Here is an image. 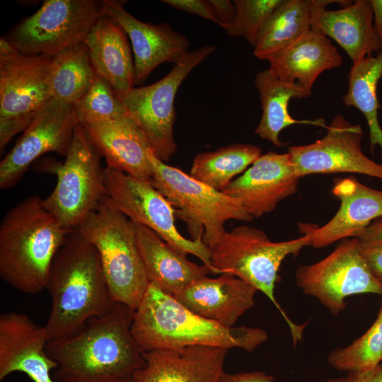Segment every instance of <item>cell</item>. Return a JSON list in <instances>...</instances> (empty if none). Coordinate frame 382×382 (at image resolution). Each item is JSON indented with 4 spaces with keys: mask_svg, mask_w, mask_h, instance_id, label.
I'll use <instances>...</instances> for the list:
<instances>
[{
    "mask_svg": "<svg viewBox=\"0 0 382 382\" xmlns=\"http://www.w3.org/2000/svg\"><path fill=\"white\" fill-rule=\"evenodd\" d=\"M134 312L115 302L76 332L48 342L47 352L57 363L54 382H135L146 361L131 332Z\"/></svg>",
    "mask_w": 382,
    "mask_h": 382,
    "instance_id": "obj_1",
    "label": "cell"
},
{
    "mask_svg": "<svg viewBox=\"0 0 382 382\" xmlns=\"http://www.w3.org/2000/svg\"><path fill=\"white\" fill-rule=\"evenodd\" d=\"M45 289L52 301L45 325L48 342L76 332L115 303L97 249L77 230L55 254Z\"/></svg>",
    "mask_w": 382,
    "mask_h": 382,
    "instance_id": "obj_2",
    "label": "cell"
},
{
    "mask_svg": "<svg viewBox=\"0 0 382 382\" xmlns=\"http://www.w3.org/2000/svg\"><path fill=\"white\" fill-rule=\"evenodd\" d=\"M131 332L143 352L207 346L254 351L268 338L257 328H228L203 318L149 284L134 312Z\"/></svg>",
    "mask_w": 382,
    "mask_h": 382,
    "instance_id": "obj_3",
    "label": "cell"
},
{
    "mask_svg": "<svg viewBox=\"0 0 382 382\" xmlns=\"http://www.w3.org/2000/svg\"><path fill=\"white\" fill-rule=\"evenodd\" d=\"M70 232L38 196L13 207L0 224L1 278L23 293L45 289L53 258Z\"/></svg>",
    "mask_w": 382,
    "mask_h": 382,
    "instance_id": "obj_4",
    "label": "cell"
},
{
    "mask_svg": "<svg viewBox=\"0 0 382 382\" xmlns=\"http://www.w3.org/2000/svg\"><path fill=\"white\" fill-rule=\"evenodd\" d=\"M311 244L308 236L273 242L260 229L243 225L225 231L207 245L216 274H229L249 283L263 293L282 316L294 345L301 342L306 323L293 322L278 303L274 289L278 272L289 255H297Z\"/></svg>",
    "mask_w": 382,
    "mask_h": 382,
    "instance_id": "obj_5",
    "label": "cell"
},
{
    "mask_svg": "<svg viewBox=\"0 0 382 382\" xmlns=\"http://www.w3.org/2000/svg\"><path fill=\"white\" fill-rule=\"evenodd\" d=\"M76 230L97 249L112 301L135 311L149 283L133 223L106 195Z\"/></svg>",
    "mask_w": 382,
    "mask_h": 382,
    "instance_id": "obj_6",
    "label": "cell"
},
{
    "mask_svg": "<svg viewBox=\"0 0 382 382\" xmlns=\"http://www.w3.org/2000/svg\"><path fill=\"white\" fill-rule=\"evenodd\" d=\"M151 184L172 204L175 216L183 220L191 239L202 238L207 245L224 232L226 221H250L240 201L192 178L178 168L150 154Z\"/></svg>",
    "mask_w": 382,
    "mask_h": 382,
    "instance_id": "obj_7",
    "label": "cell"
},
{
    "mask_svg": "<svg viewBox=\"0 0 382 382\" xmlns=\"http://www.w3.org/2000/svg\"><path fill=\"white\" fill-rule=\"evenodd\" d=\"M100 156L79 123L64 162L55 167L56 186L42 199L45 208L69 231L78 229L107 195Z\"/></svg>",
    "mask_w": 382,
    "mask_h": 382,
    "instance_id": "obj_8",
    "label": "cell"
},
{
    "mask_svg": "<svg viewBox=\"0 0 382 382\" xmlns=\"http://www.w3.org/2000/svg\"><path fill=\"white\" fill-rule=\"evenodd\" d=\"M53 57L25 54L0 38V150L25 129L52 98L48 76Z\"/></svg>",
    "mask_w": 382,
    "mask_h": 382,
    "instance_id": "obj_9",
    "label": "cell"
},
{
    "mask_svg": "<svg viewBox=\"0 0 382 382\" xmlns=\"http://www.w3.org/2000/svg\"><path fill=\"white\" fill-rule=\"evenodd\" d=\"M100 1L46 0L4 37L25 54H57L83 43L101 16Z\"/></svg>",
    "mask_w": 382,
    "mask_h": 382,
    "instance_id": "obj_10",
    "label": "cell"
},
{
    "mask_svg": "<svg viewBox=\"0 0 382 382\" xmlns=\"http://www.w3.org/2000/svg\"><path fill=\"white\" fill-rule=\"evenodd\" d=\"M295 279L305 295L316 299L335 316L345 310L349 296L382 295V284L362 256L358 238L340 241L335 250L320 261L299 265Z\"/></svg>",
    "mask_w": 382,
    "mask_h": 382,
    "instance_id": "obj_11",
    "label": "cell"
},
{
    "mask_svg": "<svg viewBox=\"0 0 382 382\" xmlns=\"http://www.w3.org/2000/svg\"><path fill=\"white\" fill-rule=\"evenodd\" d=\"M215 47L205 45L188 51L161 80L134 88L122 100L129 116L147 138L159 160L168 162L176 151L174 137L176 93L192 70L214 52Z\"/></svg>",
    "mask_w": 382,
    "mask_h": 382,
    "instance_id": "obj_12",
    "label": "cell"
},
{
    "mask_svg": "<svg viewBox=\"0 0 382 382\" xmlns=\"http://www.w3.org/2000/svg\"><path fill=\"white\" fill-rule=\"evenodd\" d=\"M105 181L111 202L133 224L150 228L179 252L196 256L216 274L208 246L202 238H186L179 233L175 209L150 182L108 166L105 168Z\"/></svg>",
    "mask_w": 382,
    "mask_h": 382,
    "instance_id": "obj_13",
    "label": "cell"
},
{
    "mask_svg": "<svg viewBox=\"0 0 382 382\" xmlns=\"http://www.w3.org/2000/svg\"><path fill=\"white\" fill-rule=\"evenodd\" d=\"M364 131L342 115L326 127L325 135L313 143L288 148L297 175L350 173L382 180V163L367 157L361 149Z\"/></svg>",
    "mask_w": 382,
    "mask_h": 382,
    "instance_id": "obj_14",
    "label": "cell"
},
{
    "mask_svg": "<svg viewBox=\"0 0 382 382\" xmlns=\"http://www.w3.org/2000/svg\"><path fill=\"white\" fill-rule=\"evenodd\" d=\"M79 120L72 105L54 98L33 118L0 163V187L15 186L30 166L45 153L66 156Z\"/></svg>",
    "mask_w": 382,
    "mask_h": 382,
    "instance_id": "obj_15",
    "label": "cell"
},
{
    "mask_svg": "<svg viewBox=\"0 0 382 382\" xmlns=\"http://www.w3.org/2000/svg\"><path fill=\"white\" fill-rule=\"evenodd\" d=\"M124 1H100L101 15L118 23L129 37L134 51L135 84H141L158 65L174 64L188 52L187 37L166 23H144L125 9Z\"/></svg>",
    "mask_w": 382,
    "mask_h": 382,
    "instance_id": "obj_16",
    "label": "cell"
},
{
    "mask_svg": "<svg viewBox=\"0 0 382 382\" xmlns=\"http://www.w3.org/2000/svg\"><path fill=\"white\" fill-rule=\"evenodd\" d=\"M300 178L289 153L268 151L222 191L238 199L253 219L273 212L296 193Z\"/></svg>",
    "mask_w": 382,
    "mask_h": 382,
    "instance_id": "obj_17",
    "label": "cell"
},
{
    "mask_svg": "<svg viewBox=\"0 0 382 382\" xmlns=\"http://www.w3.org/2000/svg\"><path fill=\"white\" fill-rule=\"evenodd\" d=\"M45 326L23 313L0 315V381L14 372L33 382H54L51 372L57 363L47 354Z\"/></svg>",
    "mask_w": 382,
    "mask_h": 382,
    "instance_id": "obj_18",
    "label": "cell"
},
{
    "mask_svg": "<svg viewBox=\"0 0 382 382\" xmlns=\"http://www.w3.org/2000/svg\"><path fill=\"white\" fill-rule=\"evenodd\" d=\"M332 192L340 206L328 222L322 226L299 224L301 233L311 238L310 245L315 248L357 238L373 221L382 216V191L364 185L353 176L335 180Z\"/></svg>",
    "mask_w": 382,
    "mask_h": 382,
    "instance_id": "obj_19",
    "label": "cell"
},
{
    "mask_svg": "<svg viewBox=\"0 0 382 382\" xmlns=\"http://www.w3.org/2000/svg\"><path fill=\"white\" fill-rule=\"evenodd\" d=\"M311 29L334 40L352 63L381 50L370 0H313Z\"/></svg>",
    "mask_w": 382,
    "mask_h": 382,
    "instance_id": "obj_20",
    "label": "cell"
},
{
    "mask_svg": "<svg viewBox=\"0 0 382 382\" xmlns=\"http://www.w3.org/2000/svg\"><path fill=\"white\" fill-rule=\"evenodd\" d=\"M258 290L232 274L216 278L202 277L173 297L193 313L232 328L255 305Z\"/></svg>",
    "mask_w": 382,
    "mask_h": 382,
    "instance_id": "obj_21",
    "label": "cell"
},
{
    "mask_svg": "<svg viewBox=\"0 0 382 382\" xmlns=\"http://www.w3.org/2000/svg\"><path fill=\"white\" fill-rule=\"evenodd\" d=\"M81 125L98 152L105 158L106 166L151 181L150 154L153 151L144 132L129 116Z\"/></svg>",
    "mask_w": 382,
    "mask_h": 382,
    "instance_id": "obj_22",
    "label": "cell"
},
{
    "mask_svg": "<svg viewBox=\"0 0 382 382\" xmlns=\"http://www.w3.org/2000/svg\"><path fill=\"white\" fill-rule=\"evenodd\" d=\"M228 349L207 346L143 352L145 366L135 382H219Z\"/></svg>",
    "mask_w": 382,
    "mask_h": 382,
    "instance_id": "obj_23",
    "label": "cell"
},
{
    "mask_svg": "<svg viewBox=\"0 0 382 382\" xmlns=\"http://www.w3.org/2000/svg\"><path fill=\"white\" fill-rule=\"evenodd\" d=\"M127 35L118 23L101 16L83 42L96 74L110 85L121 100L135 85L134 60Z\"/></svg>",
    "mask_w": 382,
    "mask_h": 382,
    "instance_id": "obj_24",
    "label": "cell"
},
{
    "mask_svg": "<svg viewBox=\"0 0 382 382\" xmlns=\"http://www.w3.org/2000/svg\"><path fill=\"white\" fill-rule=\"evenodd\" d=\"M133 224L149 284L173 296L193 281L212 273L206 265L190 261L186 255L175 249L150 228Z\"/></svg>",
    "mask_w": 382,
    "mask_h": 382,
    "instance_id": "obj_25",
    "label": "cell"
},
{
    "mask_svg": "<svg viewBox=\"0 0 382 382\" xmlns=\"http://www.w3.org/2000/svg\"><path fill=\"white\" fill-rule=\"evenodd\" d=\"M268 62L269 68L281 79L312 91L318 77L326 70L340 67L342 57L330 38L311 29Z\"/></svg>",
    "mask_w": 382,
    "mask_h": 382,
    "instance_id": "obj_26",
    "label": "cell"
},
{
    "mask_svg": "<svg viewBox=\"0 0 382 382\" xmlns=\"http://www.w3.org/2000/svg\"><path fill=\"white\" fill-rule=\"evenodd\" d=\"M262 108L260 121L255 132L274 146L286 145L279 139L280 132L295 124H307L326 127L323 119L298 120L289 112L291 99H303L311 96L310 91L296 82L285 81L270 68L259 71L255 78Z\"/></svg>",
    "mask_w": 382,
    "mask_h": 382,
    "instance_id": "obj_27",
    "label": "cell"
},
{
    "mask_svg": "<svg viewBox=\"0 0 382 382\" xmlns=\"http://www.w3.org/2000/svg\"><path fill=\"white\" fill-rule=\"evenodd\" d=\"M313 0H282L264 25L253 54L269 60L311 29Z\"/></svg>",
    "mask_w": 382,
    "mask_h": 382,
    "instance_id": "obj_28",
    "label": "cell"
},
{
    "mask_svg": "<svg viewBox=\"0 0 382 382\" xmlns=\"http://www.w3.org/2000/svg\"><path fill=\"white\" fill-rule=\"evenodd\" d=\"M382 77V51L353 64L348 74V89L344 103L358 109L364 116L369 130L370 151L379 146L382 157V129L378 119L380 107L377 86Z\"/></svg>",
    "mask_w": 382,
    "mask_h": 382,
    "instance_id": "obj_29",
    "label": "cell"
},
{
    "mask_svg": "<svg viewBox=\"0 0 382 382\" xmlns=\"http://www.w3.org/2000/svg\"><path fill=\"white\" fill-rule=\"evenodd\" d=\"M97 74L83 42L53 57L48 86L52 98L74 105L93 84Z\"/></svg>",
    "mask_w": 382,
    "mask_h": 382,
    "instance_id": "obj_30",
    "label": "cell"
},
{
    "mask_svg": "<svg viewBox=\"0 0 382 382\" xmlns=\"http://www.w3.org/2000/svg\"><path fill=\"white\" fill-rule=\"evenodd\" d=\"M262 155V149L250 144H233L197 154L190 175L222 192L233 178L244 173Z\"/></svg>",
    "mask_w": 382,
    "mask_h": 382,
    "instance_id": "obj_31",
    "label": "cell"
},
{
    "mask_svg": "<svg viewBox=\"0 0 382 382\" xmlns=\"http://www.w3.org/2000/svg\"><path fill=\"white\" fill-rule=\"evenodd\" d=\"M328 362L347 373L369 370L382 363V307L367 331L349 345L332 350Z\"/></svg>",
    "mask_w": 382,
    "mask_h": 382,
    "instance_id": "obj_32",
    "label": "cell"
},
{
    "mask_svg": "<svg viewBox=\"0 0 382 382\" xmlns=\"http://www.w3.org/2000/svg\"><path fill=\"white\" fill-rule=\"evenodd\" d=\"M73 106L81 125L129 116L110 85L98 75L91 88Z\"/></svg>",
    "mask_w": 382,
    "mask_h": 382,
    "instance_id": "obj_33",
    "label": "cell"
},
{
    "mask_svg": "<svg viewBox=\"0 0 382 382\" xmlns=\"http://www.w3.org/2000/svg\"><path fill=\"white\" fill-rule=\"evenodd\" d=\"M282 0H235V18L225 30L231 37H244L254 48L259 35Z\"/></svg>",
    "mask_w": 382,
    "mask_h": 382,
    "instance_id": "obj_34",
    "label": "cell"
},
{
    "mask_svg": "<svg viewBox=\"0 0 382 382\" xmlns=\"http://www.w3.org/2000/svg\"><path fill=\"white\" fill-rule=\"evenodd\" d=\"M167 5L215 23L208 0H163Z\"/></svg>",
    "mask_w": 382,
    "mask_h": 382,
    "instance_id": "obj_35",
    "label": "cell"
},
{
    "mask_svg": "<svg viewBox=\"0 0 382 382\" xmlns=\"http://www.w3.org/2000/svg\"><path fill=\"white\" fill-rule=\"evenodd\" d=\"M215 23L224 30L231 24L236 15L233 3L228 0H208Z\"/></svg>",
    "mask_w": 382,
    "mask_h": 382,
    "instance_id": "obj_36",
    "label": "cell"
},
{
    "mask_svg": "<svg viewBox=\"0 0 382 382\" xmlns=\"http://www.w3.org/2000/svg\"><path fill=\"white\" fill-rule=\"evenodd\" d=\"M357 238L363 247H382V216L373 221Z\"/></svg>",
    "mask_w": 382,
    "mask_h": 382,
    "instance_id": "obj_37",
    "label": "cell"
},
{
    "mask_svg": "<svg viewBox=\"0 0 382 382\" xmlns=\"http://www.w3.org/2000/svg\"><path fill=\"white\" fill-rule=\"evenodd\" d=\"M361 253L371 273L382 284V247H363Z\"/></svg>",
    "mask_w": 382,
    "mask_h": 382,
    "instance_id": "obj_38",
    "label": "cell"
},
{
    "mask_svg": "<svg viewBox=\"0 0 382 382\" xmlns=\"http://www.w3.org/2000/svg\"><path fill=\"white\" fill-rule=\"evenodd\" d=\"M272 376L260 371L228 374L224 372L219 382H274Z\"/></svg>",
    "mask_w": 382,
    "mask_h": 382,
    "instance_id": "obj_39",
    "label": "cell"
},
{
    "mask_svg": "<svg viewBox=\"0 0 382 382\" xmlns=\"http://www.w3.org/2000/svg\"><path fill=\"white\" fill-rule=\"evenodd\" d=\"M347 376L349 382H382V363L369 370L349 372Z\"/></svg>",
    "mask_w": 382,
    "mask_h": 382,
    "instance_id": "obj_40",
    "label": "cell"
},
{
    "mask_svg": "<svg viewBox=\"0 0 382 382\" xmlns=\"http://www.w3.org/2000/svg\"><path fill=\"white\" fill-rule=\"evenodd\" d=\"M374 30L382 42V0H370Z\"/></svg>",
    "mask_w": 382,
    "mask_h": 382,
    "instance_id": "obj_41",
    "label": "cell"
},
{
    "mask_svg": "<svg viewBox=\"0 0 382 382\" xmlns=\"http://www.w3.org/2000/svg\"><path fill=\"white\" fill-rule=\"evenodd\" d=\"M320 382H349L347 376L336 377L326 379Z\"/></svg>",
    "mask_w": 382,
    "mask_h": 382,
    "instance_id": "obj_42",
    "label": "cell"
}]
</instances>
